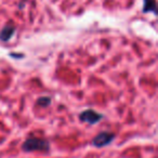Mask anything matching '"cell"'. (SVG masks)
I'll use <instances>...</instances> for the list:
<instances>
[{
    "label": "cell",
    "mask_w": 158,
    "mask_h": 158,
    "mask_svg": "<svg viewBox=\"0 0 158 158\" xmlns=\"http://www.w3.org/2000/svg\"><path fill=\"white\" fill-rule=\"evenodd\" d=\"M22 149L24 152H49L50 149V143L46 140V139H40L35 138V136H31L27 138L22 144Z\"/></svg>",
    "instance_id": "cell-1"
},
{
    "label": "cell",
    "mask_w": 158,
    "mask_h": 158,
    "mask_svg": "<svg viewBox=\"0 0 158 158\" xmlns=\"http://www.w3.org/2000/svg\"><path fill=\"white\" fill-rule=\"evenodd\" d=\"M114 139H115V133L102 131L93 138L92 145H94L95 147H104L106 145L110 144Z\"/></svg>",
    "instance_id": "cell-2"
},
{
    "label": "cell",
    "mask_w": 158,
    "mask_h": 158,
    "mask_svg": "<svg viewBox=\"0 0 158 158\" xmlns=\"http://www.w3.org/2000/svg\"><path fill=\"white\" fill-rule=\"evenodd\" d=\"M103 115L97 113L93 110H86L79 115V119L82 121V123H87L89 125H94V123H99L100 120L103 119Z\"/></svg>",
    "instance_id": "cell-3"
},
{
    "label": "cell",
    "mask_w": 158,
    "mask_h": 158,
    "mask_svg": "<svg viewBox=\"0 0 158 158\" xmlns=\"http://www.w3.org/2000/svg\"><path fill=\"white\" fill-rule=\"evenodd\" d=\"M51 98L50 97H40L36 102V105L40 106V107H48L51 105Z\"/></svg>",
    "instance_id": "cell-4"
},
{
    "label": "cell",
    "mask_w": 158,
    "mask_h": 158,
    "mask_svg": "<svg viewBox=\"0 0 158 158\" xmlns=\"http://www.w3.org/2000/svg\"><path fill=\"white\" fill-rule=\"evenodd\" d=\"M13 33H14L13 28H11V27H7V28L3 29V31L1 33L0 38H1V40H3V41H8V40L11 38V36L13 35Z\"/></svg>",
    "instance_id": "cell-5"
}]
</instances>
